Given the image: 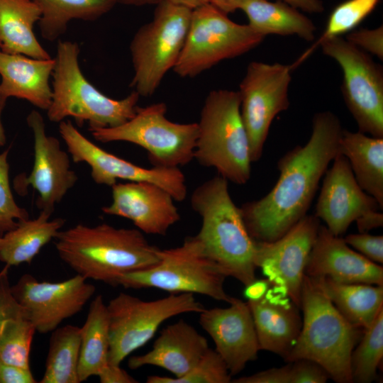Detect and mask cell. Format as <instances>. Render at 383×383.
I'll return each mask as SVG.
<instances>
[{
  "instance_id": "obj_8",
  "label": "cell",
  "mask_w": 383,
  "mask_h": 383,
  "mask_svg": "<svg viewBox=\"0 0 383 383\" xmlns=\"http://www.w3.org/2000/svg\"><path fill=\"white\" fill-rule=\"evenodd\" d=\"M192 10L168 0L156 5L152 20L140 26L130 43L133 76L130 87L150 96L176 65L189 27Z\"/></svg>"
},
{
  "instance_id": "obj_39",
  "label": "cell",
  "mask_w": 383,
  "mask_h": 383,
  "mask_svg": "<svg viewBox=\"0 0 383 383\" xmlns=\"http://www.w3.org/2000/svg\"><path fill=\"white\" fill-rule=\"evenodd\" d=\"M345 243L361 255L379 265L383 263V236L367 233L349 234L344 238Z\"/></svg>"
},
{
  "instance_id": "obj_24",
  "label": "cell",
  "mask_w": 383,
  "mask_h": 383,
  "mask_svg": "<svg viewBox=\"0 0 383 383\" xmlns=\"http://www.w3.org/2000/svg\"><path fill=\"white\" fill-rule=\"evenodd\" d=\"M55 60H38L0 50V96L28 101L34 106L47 110L52 101L50 79Z\"/></svg>"
},
{
  "instance_id": "obj_40",
  "label": "cell",
  "mask_w": 383,
  "mask_h": 383,
  "mask_svg": "<svg viewBox=\"0 0 383 383\" xmlns=\"http://www.w3.org/2000/svg\"><path fill=\"white\" fill-rule=\"evenodd\" d=\"M291 362L290 383H325L330 376L319 364L308 359Z\"/></svg>"
},
{
  "instance_id": "obj_20",
  "label": "cell",
  "mask_w": 383,
  "mask_h": 383,
  "mask_svg": "<svg viewBox=\"0 0 383 383\" xmlns=\"http://www.w3.org/2000/svg\"><path fill=\"white\" fill-rule=\"evenodd\" d=\"M111 192V204L101 211L131 221L143 233L165 235L181 218L172 195L154 183L117 182Z\"/></svg>"
},
{
  "instance_id": "obj_26",
  "label": "cell",
  "mask_w": 383,
  "mask_h": 383,
  "mask_svg": "<svg viewBox=\"0 0 383 383\" xmlns=\"http://www.w3.org/2000/svg\"><path fill=\"white\" fill-rule=\"evenodd\" d=\"M339 152L344 155L360 187L383 209V138L343 129Z\"/></svg>"
},
{
  "instance_id": "obj_25",
  "label": "cell",
  "mask_w": 383,
  "mask_h": 383,
  "mask_svg": "<svg viewBox=\"0 0 383 383\" xmlns=\"http://www.w3.org/2000/svg\"><path fill=\"white\" fill-rule=\"evenodd\" d=\"M40 17V9L32 0H0V50L38 60L52 58L34 33Z\"/></svg>"
},
{
  "instance_id": "obj_29",
  "label": "cell",
  "mask_w": 383,
  "mask_h": 383,
  "mask_svg": "<svg viewBox=\"0 0 383 383\" xmlns=\"http://www.w3.org/2000/svg\"><path fill=\"white\" fill-rule=\"evenodd\" d=\"M51 214L40 211L34 219L18 223L13 229L0 237V261L6 267L30 264L41 249L55 238L65 220L50 219Z\"/></svg>"
},
{
  "instance_id": "obj_38",
  "label": "cell",
  "mask_w": 383,
  "mask_h": 383,
  "mask_svg": "<svg viewBox=\"0 0 383 383\" xmlns=\"http://www.w3.org/2000/svg\"><path fill=\"white\" fill-rule=\"evenodd\" d=\"M345 39L355 47L383 60V26L373 29L361 28L352 30Z\"/></svg>"
},
{
  "instance_id": "obj_13",
  "label": "cell",
  "mask_w": 383,
  "mask_h": 383,
  "mask_svg": "<svg viewBox=\"0 0 383 383\" xmlns=\"http://www.w3.org/2000/svg\"><path fill=\"white\" fill-rule=\"evenodd\" d=\"M293 65L252 61L238 91L240 115L245 128L252 162L262 155L270 126L289 106V88Z\"/></svg>"
},
{
  "instance_id": "obj_6",
  "label": "cell",
  "mask_w": 383,
  "mask_h": 383,
  "mask_svg": "<svg viewBox=\"0 0 383 383\" xmlns=\"http://www.w3.org/2000/svg\"><path fill=\"white\" fill-rule=\"evenodd\" d=\"M240 106L238 91L216 89L209 93L197 123L194 160L216 169L228 181L245 184L251 176L252 160Z\"/></svg>"
},
{
  "instance_id": "obj_21",
  "label": "cell",
  "mask_w": 383,
  "mask_h": 383,
  "mask_svg": "<svg viewBox=\"0 0 383 383\" xmlns=\"http://www.w3.org/2000/svg\"><path fill=\"white\" fill-rule=\"evenodd\" d=\"M305 274L344 284L383 286V267L352 250L344 238L320 225L305 267Z\"/></svg>"
},
{
  "instance_id": "obj_32",
  "label": "cell",
  "mask_w": 383,
  "mask_h": 383,
  "mask_svg": "<svg viewBox=\"0 0 383 383\" xmlns=\"http://www.w3.org/2000/svg\"><path fill=\"white\" fill-rule=\"evenodd\" d=\"M80 328L57 327L50 338L45 370L40 383H79Z\"/></svg>"
},
{
  "instance_id": "obj_15",
  "label": "cell",
  "mask_w": 383,
  "mask_h": 383,
  "mask_svg": "<svg viewBox=\"0 0 383 383\" xmlns=\"http://www.w3.org/2000/svg\"><path fill=\"white\" fill-rule=\"evenodd\" d=\"M87 280L77 274L62 282H40L24 274L11 286V292L35 331L44 334L80 312L92 298L96 287Z\"/></svg>"
},
{
  "instance_id": "obj_47",
  "label": "cell",
  "mask_w": 383,
  "mask_h": 383,
  "mask_svg": "<svg viewBox=\"0 0 383 383\" xmlns=\"http://www.w3.org/2000/svg\"><path fill=\"white\" fill-rule=\"evenodd\" d=\"M290 6L305 12L318 13L324 11L321 0H282Z\"/></svg>"
},
{
  "instance_id": "obj_12",
  "label": "cell",
  "mask_w": 383,
  "mask_h": 383,
  "mask_svg": "<svg viewBox=\"0 0 383 383\" xmlns=\"http://www.w3.org/2000/svg\"><path fill=\"white\" fill-rule=\"evenodd\" d=\"M318 45L323 53L336 61L342 69L340 90L358 131L383 138L382 66L341 36L326 39Z\"/></svg>"
},
{
  "instance_id": "obj_7",
  "label": "cell",
  "mask_w": 383,
  "mask_h": 383,
  "mask_svg": "<svg viewBox=\"0 0 383 383\" xmlns=\"http://www.w3.org/2000/svg\"><path fill=\"white\" fill-rule=\"evenodd\" d=\"M158 253L160 261L156 265L120 275L116 286L198 294L228 304L233 300L224 289L228 277L208 257L196 235L185 238L180 246L159 249Z\"/></svg>"
},
{
  "instance_id": "obj_44",
  "label": "cell",
  "mask_w": 383,
  "mask_h": 383,
  "mask_svg": "<svg viewBox=\"0 0 383 383\" xmlns=\"http://www.w3.org/2000/svg\"><path fill=\"white\" fill-rule=\"evenodd\" d=\"M101 383H136L138 382L131 376L120 365L108 364L97 376Z\"/></svg>"
},
{
  "instance_id": "obj_33",
  "label": "cell",
  "mask_w": 383,
  "mask_h": 383,
  "mask_svg": "<svg viewBox=\"0 0 383 383\" xmlns=\"http://www.w3.org/2000/svg\"><path fill=\"white\" fill-rule=\"evenodd\" d=\"M362 335L351 355L352 379L353 382L370 383L383 357V309Z\"/></svg>"
},
{
  "instance_id": "obj_16",
  "label": "cell",
  "mask_w": 383,
  "mask_h": 383,
  "mask_svg": "<svg viewBox=\"0 0 383 383\" xmlns=\"http://www.w3.org/2000/svg\"><path fill=\"white\" fill-rule=\"evenodd\" d=\"M320 225L315 215L306 214L276 240H255L256 267L299 307L305 267Z\"/></svg>"
},
{
  "instance_id": "obj_27",
  "label": "cell",
  "mask_w": 383,
  "mask_h": 383,
  "mask_svg": "<svg viewBox=\"0 0 383 383\" xmlns=\"http://www.w3.org/2000/svg\"><path fill=\"white\" fill-rule=\"evenodd\" d=\"M312 279L341 315L363 331L383 309V286L339 283L326 277Z\"/></svg>"
},
{
  "instance_id": "obj_28",
  "label": "cell",
  "mask_w": 383,
  "mask_h": 383,
  "mask_svg": "<svg viewBox=\"0 0 383 383\" xmlns=\"http://www.w3.org/2000/svg\"><path fill=\"white\" fill-rule=\"evenodd\" d=\"M240 9L248 17V24L265 37L275 34L296 35L306 41L315 38L316 27L313 22L282 0H243Z\"/></svg>"
},
{
  "instance_id": "obj_2",
  "label": "cell",
  "mask_w": 383,
  "mask_h": 383,
  "mask_svg": "<svg viewBox=\"0 0 383 383\" xmlns=\"http://www.w3.org/2000/svg\"><path fill=\"white\" fill-rule=\"evenodd\" d=\"M55 239L59 257L77 274L111 286L116 287L120 275L160 261V248L135 228L77 224L60 231Z\"/></svg>"
},
{
  "instance_id": "obj_35",
  "label": "cell",
  "mask_w": 383,
  "mask_h": 383,
  "mask_svg": "<svg viewBox=\"0 0 383 383\" xmlns=\"http://www.w3.org/2000/svg\"><path fill=\"white\" fill-rule=\"evenodd\" d=\"M380 0H346L334 8L326 28L316 43L303 55L299 62L323 40L352 31L376 8Z\"/></svg>"
},
{
  "instance_id": "obj_51",
  "label": "cell",
  "mask_w": 383,
  "mask_h": 383,
  "mask_svg": "<svg viewBox=\"0 0 383 383\" xmlns=\"http://www.w3.org/2000/svg\"><path fill=\"white\" fill-rule=\"evenodd\" d=\"M6 100L7 99L0 96V146L4 145L6 142V134L1 121V114L5 107Z\"/></svg>"
},
{
  "instance_id": "obj_46",
  "label": "cell",
  "mask_w": 383,
  "mask_h": 383,
  "mask_svg": "<svg viewBox=\"0 0 383 383\" xmlns=\"http://www.w3.org/2000/svg\"><path fill=\"white\" fill-rule=\"evenodd\" d=\"M355 222L359 233H367L374 228L382 227L383 213L379 210H372L359 217Z\"/></svg>"
},
{
  "instance_id": "obj_30",
  "label": "cell",
  "mask_w": 383,
  "mask_h": 383,
  "mask_svg": "<svg viewBox=\"0 0 383 383\" xmlns=\"http://www.w3.org/2000/svg\"><path fill=\"white\" fill-rule=\"evenodd\" d=\"M80 337L78 377L82 382L98 376L109 364V318L101 294L90 303L85 322L80 328Z\"/></svg>"
},
{
  "instance_id": "obj_1",
  "label": "cell",
  "mask_w": 383,
  "mask_h": 383,
  "mask_svg": "<svg viewBox=\"0 0 383 383\" xmlns=\"http://www.w3.org/2000/svg\"><path fill=\"white\" fill-rule=\"evenodd\" d=\"M343 129L331 111L313 115L307 143L296 146L278 160L279 176L272 189L263 197L239 207L253 240H276L307 214L320 180L339 152Z\"/></svg>"
},
{
  "instance_id": "obj_45",
  "label": "cell",
  "mask_w": 383,
  "mask_h": 383,
  "mask_svg": "<svg viewBox=\"0 0 383 383\" xmlns=\"http://www.w3.org/2000/svg\"><path fill=\"white\" fill-rule=\"evenodd\" d=\"M271 286L267 279H255L244 286L243 295L248 301H257L264 297Z\"/></svg>"
},
{
  "instance_id": "obj_23",
  "label": "cell",
  "mask_w": 383,
  "mask_h": 383,
  "mask_svg": "<svg viewBox=\"0 0 383 383\" xmlns=\"http://www.w3.org/2000/svg\"><path fill=\"white\" fill-rule=\"evenodd\" d=\"M209 348L203 335L189 323L179 320L162 330L150 350L131 356L128 366L131 370L157 366L179 377L191 370Z\"/></svg>"
},
{
  "instance_id": "obj_48",
  "label": "cell",
  "mask_w": 383,
  "mask_h": 383,
  "mask_svg": "<svg viewBox=\"0 0 383 383\" xmlns=\"http://www.w3.org/2000/svg\"><path fill=\"white\" fill-rule=\"evenodd\" d=\"M243 1V0H209V4L227 15L240 9Z\"/></svg>"
},
{
  "instance_id": "obj_10",
  "label": "cell",
  "mask_w": 383,
  "mask_h": 383,
  "mask_svg": "<svg viewBox=\"0 0 383 383\" xmlns=\"http://www.w3.org/2000/svg\"><path fill=\"white\" fill-rule=\"evenodd\" d=\"M265 38L208 3L192 10L186 40L172 70L180 77H194L254 49Z\"/></svg>"
},
{
  "instance_id": "obj_52",
  "label": "cell",
  "mask_w": 383,
  "mask_h": 383,
  "mask_svg": "<svg viewBox=\"0 0 383 383\" xmlns=\"http://www.w3.org/2000/svg\"><path fill=\"white\" fill-rule=\"evenodd\" d=\"M0 49H1V42H0Z\"/></svg>"
},
{
  "instance_id": "obj_11",
  "label": "cell",
  "mask_w": 383,
  "mask_h": 383,
  "mask_svg": "<svg viewBox=\"0 0 383 383\" xmlns=\"http://www.w3.org/2000/svg\"><path fill=\"white\" fill-rule=\"evenodd\" d=\"M109 318V364L120 365L148 343L166 320L182 313H201L205 308L193 294H170L145 301L121 292L106 305Z\"/></svg>"
},
{
  "instance_id": "obj_43",
  "label": "cell",
  "mask_w": 383,
  "mask_h": 383,
  "mask_svg": "<svg viewBox=\"0 0 383 383\" xmlns=\"http://www.w3.org/2000/svg\"><path fill=\"white\" fill-rule=\"evenodd\" d=\"M30 369H24L0 360V383H36Z\"/></svg>"
},
{
  "instance_id": "obj_18",
  "label": "cell",
  "mask_w": 383,
  "mask_h": 383,
  "mask_svg": "<svg viewBox=\"0 0 383 383\" xmlns=\"http://www.w3.org/2000/svg\"><path fill=\"white\" fill-rule=\"evenodd\" d=\"M229 304L226 308L204 309L199 313V323L234 376L257 359L260 350L248 302L234 297Z\"/></svg>"
},
{
  "instance_id": "obj_22",
  "label": "cell",
  "mask_w": 383,
  "mask_h": 383,
  "mask_svg": "<svg viewBox=\"0 0 383 383\" xmlns=\"http://www.w3.org/2000/svg\"><path fill=\"white\" fill-rule=\"evenodd\" d=\"M247 302L260 350L275 353L285 360L301 331L299 307L283 289L275 286L270 287L260 300Z\"/></svg>"
},
{
  "instance_id": "obj_5",
  "label": "cell",
  "mask_w": 383,
  "mask_h": 383,
  "mask_svg": "<svg viewBox=\"0 0 383 383\" xmlns=\"http://www.w3.org/2000/svg\"><path fill=\"white\" fill-rule=\"evenodd\" d=\"M80 48L76 42L59 40L51 84L52 101L47 111L51 122L73 118L79 126L90 129L121 125L135 113L140 95L135 91L121 99L101 92L83 74L79 63Z\"/></svg>"
},
{
  "instance_id": "obj_36",
  "label": "cell",
  "mask_w": 383,
  "mask_h": 383,
  "mask_svg": "<svg viewBox=\"0 0 383 383\" xmlns=\"http://www.w3.org/2000/svg\"><path fill=\"white\" fill-rule=\"evenodd\" d=\"M228 369L218 353L211 348L206 352L197 364L179 377L151 375L147 383H228L231 382Z\"/></svg>"
},
{
  "instance_id": "obj_3",
  "label": "cell",
  "mask_w": 383,
  "mask_h": 383,
  "mask_svg": "<svg viewBox=\"0 0 383 383\" xmlns=\"http://www.w3.org/2000/svg\"><path fill=\"white\" fill-rule=\"evenodd\" d=\"M190 204L201 217L196 235L208 257L244 286L255 279V240L230 195L228 181L218 174L206 180L193 191Z\"/></svg>"
},
{
  "instance_id": "obj_14",
  "label": "cell",
  "mask_w": 383,
  "mask_h": 383,
  "mask_svg": "<svg viewBox=\"0 0 383 383\" xmlns=\"http://www.w3.org/2000/svg\"><path fill=\"white\" fill-rule=\"evenodd\" d=\"M59 133L74 163L86 162L98 184L112 187L117 180L148 182L165 189L177 201L187 196L184 173L179 167L145 168L111 154L87 138L70 121L59 123Z\"/></svg>"
},
{
  "instance_id": "obj_34",
  "label": "cell",
  "mask_w": 383,
  "mask_h": 383,
  "mask_svg": "<svg viewBox=\"0 0 383 383\" xmlns=\"http://www.w3.org/2000/svg\"><path fill=\"white\" fill-rule=\"evenodd\" d=\"M35 329L26 316L7 319L0 333V360L30 369V352Z\"/></svg>"
},
{
  "instance_id": "obj_37",
  "label": "cell",
  "mask_w": 383,
  "mask_h": 383,
  "mask_svg": "<svg viewBox=\"0 0 383 383\" xmlns=\"http://www.w3.org/2000/svg\"><path fill=\"white\" fill-rule=\"evenodd\" d=\"M9 150L0 154V237L29 218L28 211L14 200L9 184Z\"/></svg>"
},
{
  "instance_id": "obj_17",
  "label": "cell",
  "mask_w": 383,
  "mask_h": 383,
  "mask_svg": "<svg viewBox=\"0 0 383 383\" xmlns=\"http://www.w3.org/2000/svg\"><path fill=\"white\" fill-rule=\"evenodd\" d=\"M26 122L34 138V163L28 176H18L15 179L17 192H25L28 186L35 189L39 196L36 206L40 211L52 214L67 192L78 180L70 168L68 154L61 148L59 140L48 135L42 115L33 110Z\"/></svg>"
},
{
  "instance_id": "obj_9",
  "label": "cell",
  "mask_w": 383,
  "mask_h": 383,
  "mask_svg": "<svg viewBox=\"0 0 383 383\" xmlns=\"http://www.w3.org/2000/svg\"><path fill=\"white\" fill-rule=\"evenodd\" d=\"M167 110L164 102L138 106L124 123L89 131L101 143L124 141L143 148L152 167L179 168L194 160L198 123L171 121L166 117Z\"/></svg>"
},
{
  "instance_id": "obj_49",
  "label": "cell",
  "mask_w": 383,
  "mask_h": 383,
  "mask_svg": "<svg viewBox=\"0 0 383 383\" xmlns=\"http://www.w3.org/2000/svg\"><path fill=\"white\" fill-rule=\"evenodd\" d=\"M175 4L181 5L187 7L192 10L206 4L209 0H168Z\"/></svg>"
},
{
  "instance_id": "obj_31",
  "label": "cell",
  "mask_w": 383,
  "mask_h": 383,
  "mask_svg": "<svg viewBox=\"0 0 383 383\" xmlns=\"http://www.w3.org/2000/svg\"><path fill=\"white\" fill-rule=\"evenodd\" d=\"M40 9L41 36L52 42L64 35L72 20L94 21L109 12L116 0H32Z\"/></svg>"
},
{
  "instance_id": "obj_50",
  "label": "cell",
  "mask_w": 383,
  "mask_h": 383,
  "mask_svg": "<svg viewBox=\"0 0 383 383\" xmlns=\"http://www.w3.org/2000/svg\"><path fill=\"white\" fill-rule=\"evenodd\" d=\"M163 0H116L117 4L128 6H140L144 5H157Z\"/></svg>"
},
{
  "instance_id": "obj_42",
  "label": "cell",
  "mask_w": 383,
  "mask_h": 383,
  "mask_svg": "<svg viewBox=\"0 0 383 383\" xmlns=\"http://www.w3.org/2000/svg\"><path fill=\"white\" fill-rule=\"evenodd\" d=\"M291 362L281 367H273L249 376L232 379L234 383H290Z\"/></svg>"
},
{
  "instance_id": "obj_41",
  "label": "cell",
  "mask_w": 383,
  "mask_h": 383,
  "mask_svg": "<svg viewBox=\"0 0 383 383\" xmlns=\"http://www.w3.org/2000/svg\"><path fill=\"white\" fill-rule=\"evenodd\" d=\"M7 269L8 267H6L0 272V333L7 319L22 316H26L24 309L16 301L12 294Z\"/></svg>"
},
{
  "instance_id": "obj_4",
  "label": "cell",
  "mask_w": 383,
  "mask_h": 383,
  "mask_svg": "<svg viewBox=\"0 0 383 383\" xmlns=\"http://www.w3.org/2000/svg\"><path fill=\"white\" fill-rule=\"evenodd\" d=\"M300 308L304 314L301 331L285 360H311L323 367L335 382H353L351 355L364 331L348 322L306 274Z\"/></svg>"
},
{
  "instance_id": "obj_19",
  "label": "cell",
  "mask_w": 383,
  "mask_h": 383,
  "mask_svg": "<svg viewBox=\"0 0 383 383\" xmlns=\"http://www.w3.org/2000/svg\"><path fill=\"white\" fill-rule=\"evenodd\" d=\"M323 176L314 215L335 235L340 236L367 212L381 209L378 202L360 187L347 158L340 152Z\"/></svg>"
}]
</instances>
